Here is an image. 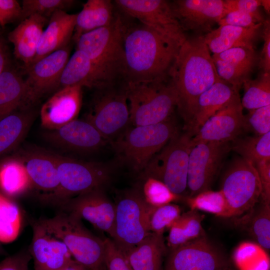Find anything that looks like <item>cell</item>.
<instances>
[{"label": "cell", "mask_w": 270, "mask_h": 270, "mask_svg": "<svg viewBox=\"0 0 270 270\" xmlns=\"http://www.w3.org/2000/svg\"><path fill=\"white\" fill-rule=\"evenodd\" d=\"M212 56L220 78L239 91L251 78L259 58L254 48L242 47L232 48Z\"/></svg>", "instance_id": "cell-22"}, {"label": "cell", "mask_w": 270, "mask_h": 270, "mask_svg": "<svg viewBox=\"0 0 270 270\" xmlns=\"http://www.w3.org/2000/svg\"><path fill=\"white\" fill-rule=\"evenodd\" d=\"M32 259L28 249L20 250L0 262V270H28Z\"/></svg>", "instance_id": "cell-48"}, {"label": "cell", "mask_w": 270, "mask_h": 270, "mask_svg": "<svg viewBox=\"0 0 270 270\" xmlns=\"http://www.w3.org/2000/svg\"><path fill=\"white\" fill-rule=\"evenodd\" d=\"M70 52V44L38 60L26 69L27 77L24 82L28 106L58 90L62 74Z\"/></svg>", "instance_id": "cell-16"}, {"label": "cell", "mask_w": 270, "mask_h": 270, "mask_svg": "<svg viewBox=\"0 0 270 270\" xmlns=\"http://www.w3.org/2000/svg\"><path fill=\"white\" fill-rule=\"evenodd\" d=\"M33 186L41 191L40 197L54 194L59 186V178L54 154L31 152L19 156Z\"/></svg>", "instance_id": "cell-26"}, {"label": "cell", "mask_w": 270, "mask_h": 270, "mask_svg": "<svg viewBox=\"0 0 270 270\" xmlns=\"http://www.w3.org/2000/svg\"><path fill=\"white\" fill-rule=\"evenodd\" d=\"M28 107L24 80L10 63L0 75V120Z\"/></svg>", "instance_id": "cell-30"}, {"label": "cell", "mask_w": 270, "mask_h": 270, "mask_svg": "<svg viewBox=\"0 0 270 270\" xmlns=\"http://www.w3.org/2000/svg\"><path fill=\"white\" fill-rule=\"evenodd\" d=\"M34 116L28 107L22 108L0 120V157L21 142L32 123Z\"/></svg>", "instance_id": "cell-32"}, {"label": "cell", "mask_w": 270, "mask_h": 270, "mask_svg": "<svg viewBox=\"0 0 270 270\" xmlns=\"http://www.w3.org/2000/svg\"><path fill=\"white\" fill-rule=\"evenodd\" d=\"M22 9L16 0H0V26L6 24L16 20L21 19Z\"/></svg>", "instance_id": "cell-47"}, {"label": "cell", "mask_w": 270, "mask_h": 270, "mask_svg": "<svg viewBox=\"0 0 270 270\" xmlns=\"http://www.w3.org/2000/svg\"><path fill=\"white\" fill-rule=\"evenodd\" d=\"M232 270L231 268H230L224 269V270Z\"/></svg>", "instance_id": "cell-55"}, {"label": "cell", "mask_w": 270, "mask_h": 270, "mask_svg": "<svg viewBox=\"0 0 270 270\" xmlns=\"http://www.w3.org/2000/svg\"><path fill=\"white\" fill-rule=\"evenodd\" d=\"M178 127L170 119L160 123L126 129L112 142L120 160L141 172L150 160L177 134Z\"/></svg>", "instance_id": "cell-5"}, {"label": "cell", "mask_w": 270, "mask_h": 270, "mask_svg": "<svg viewBox=\"0 0 270 270\" xmlns=\"http://www.w3.org/2000/svg\"><path fill=\"white\" fill-rule=\"evenodd\" d=\"M230 150V144L228 142L199 143L192 146L187 176L188 196L210 190L217 172Z\"/></svg>", "instance_id": "cell-14"}, {"label": "cell", "mask_w": 270, "mask_h": 270, "mask_svg": "<svg viewBox=\"0 0 270 270\" xmlns=\"http://www.w3.org/2000/svg\"><path fill=\"white\" fill-rule=\"evenodd\" d=\"M90 222L98 230L114 236L115 204L106 195L104 188L79 194L54 205Z\"/></svg>", "instance_id": "cell-15"}, {"label": "cell", "mask_w": 270, "mask_h": 270, "mask_svg": "<svg viewBox=\"0 0 270 270\" xmlns=\"http://www.w3.org/2000/svg\"><path fill=\"white\" fill-rule=\"evenodd\" d=\"M240 91L222 79L200 96L192 122L186 130L192 136L206 120L240 95Z\"/></svg>", "instance_id": "cell-27"}, {"label": "cell", "mask_w": 270, "mask_h": 270, "mask_svg": "<svg viewBox=\"0 0 270 270\" xmlns=\"http://www.w3.org/2000/svg\"><path fill=\"white\" fill-rule=\"evenodd\" d=\"M262 186L260 199L270 204V160L260 162L254 164Z\"/></svg>", "instance_id": "cell-50"}, {"label": "cell", "mask_w": 270, "mask_h": 270, "mask_svg": "<svg viewBox=\"0 0 270 270\" xmlns=\"http://www.w3.org/2000/svg\"><path fill=\"white\" fill-rule=\"evenodd\" d=\"M5 254H6V252L3 249L2 247L1 246L0 244V255Z\"/></svg>", "instance_id": "cell-54"}, {"label": "cell", "mask_w": 270, "mask_h": 270, "mask_svg": "<svg viewBox=\"0 0 270 270\" xmlns=\"http://www.w3.org/2000/svg\"><path fill=\"white\" fill-rule=\"evenodd\" d=\"M38 220L64 243L74 260L89 270H106L104 240L88 230L80 218L59 210L52 218Z\"/></svg>", "instance_id": "cell-4"}, {"label": "cell", "mask_w": 270, "mask_h": 270, "mask_svg": "<svg viewBox=\"0 0 270 270\" xmlns=\"http://www.w3.org/2000/svg\"><path fill=\"white\" fill-rule=\"evenodd\" d=\"M262 38L264 44L258 58V66L260 71L270 73V21L264 20L262 24Z\"/></svg>", "instance_id": "cell-49"}, {"label": "cell", "mask_w": 270, "mask_h": 270, "mask_svg": "<svg viewBox=\"0 0 270 270\" xmlns=\"http://www.w3.org/2000/svg\"><path fill=\"white\" fill-rule=\"evenodd\" d=\"M140 190L146 202L150 206L157 207L172 203L181 196L174 193L164 182L150 177L144 179Z\"/></svg>", "instance_id": "cell-40"}, {"label": "cell", "mask_w": 270, "mask_h": 270, "mask_svg": "<svg viewBox=\"0 0 270 270\" xmlns=\"http://www.w3.org/2000/svg\"><path fill=\"white\" fill-rule=\"evenodd\" d=\"M186 200L191 210H200L220 217L230 218L228 207L220 190L203 191L194 196L187 197Z\"/></svg>", "instance_id": "cell-39"}, {"label": "cell", "mask_w": 270, "mask_h": 270, "mask_svg": "<svg viewBox=\"0 0 270 270\" xmlns=\"http://www.w3.org/2000/svg\"><path fill=\"white\" fill-rule=\"evenodd\" d=\"M181 214L180 206L172 203L154 207L149 220L150 232L164 235V231L169 230Z\"/></svg>", "instance_id": "cell-42"}, {"label": "cell", "mask_w": 270, "mask_h": 270, "mask_svg": "<svg viewBox=\"0 0 270 270\" xmlns=\"http://www.w3.org/2000/svg\"><path fill=\"white\" fill-rule=\"evenodd\" d=\"M62 270H89L82 264L74 259L64 268Z\"/></svg>", "instance_id": "cell-52"}, {"label": "cell", "mask_w": 270, "mask_h": 270, "mask_svg": "<svg viewBox=\"0 0 270 270\" xmlns=\"http://www.w3.org/2000/svg\"><path fill=\"white\" fill-rule=\"evenodd\" d=\"M123 46L126 83L168 80L181 46L140 22L124 23Z\"/></svg>", "instance_id": "cell-1"}, {"label": "cell", "mask_w": 270, "mask_h": 270, "mask_svg": "<svg viewBox=\"0 0 270 270\" xmlns=\"http://www.w3.org/2000/svg\"><path fill=\"white\" fill-rule=\"evenodd\" d=\"M124 87L130 122L134 126L166 121L176 108L177 95L170 78L166 81L126 82Z\"/></svg>", "instance_id": "cell-6"}, {"label": "cell", "mask_w": 270, "mask_h": 270, "mask_svg": "<svg viewBox=\"0 0 270 270\" xmlns=\"http://www.w3.org/2000/svg\"><path fill=\"white\" fill-rule=\"evenodd\" d=\"M232 218L236 227L246 232L266 252H269L270 204L260 198L246 212Z\"/></svg>", "instance_id": "cell-28"}, {"label": "cell", "mask_w": 270, "mask_h": 270, "mask_svg": "<svg viewBox=\"0 0 270 270\" xmlns=\"http://www.w3.org/2000/svg\"><path fill=\"white\" fill-rule=\"evenodd\" d=\"M221 80L204 36L187 37L170 73L177 95L176 108L186 129L192 122L200 96Z\"/></svg>", "instance_id": "cell-2"}, {"label": "cell", "mask_w": 270, "mask_h": 270, "mask_svg": "<svg viewBox=\"0 0 270 270\" xmlns=\"http://www.w3.org/2000/svg\"><path fill=\"white\" fill-rule=\"evenodd\" d=\"M74 86L98 88L102 87L90 60L84 52L77 49L63 70L58 90Z\"/></svg>", "instance_id": "cell-33"}, {"label": "cell", "mask_w": 270, "mask_h": 270, "mask_svg": "<svg viewBox=\"0 0 270 270\" xmlns=\"http://www.w3.org/2000/svg\"><path fill=\"white\" fill-rule=\"evenodd\" d=\"M220 190L226 200L230 218L246 212L260 200L262 194L254 166L240 156L235 158L224 175Z\"/></svg>", "instance_id": "cell-10"}, {"label": "cell", "mask_w": 270, "mask_h": 270, "mask_svg": "<svg viewBox=\"0 0 270 270\" xmlns=\"http://www.w3.org/2000/svg\"><path fill=\"white\" fill-rule=\"evenodd\" d=\"M124 28V22L116 15L110 24L84 34L76 42V49L90 60L102 87L123 78Z\"/></svg>", "instance_id": "cell-3"}, {"label": "cell", "mask_w": 270, "mask_h": 270, "mask_svg": "<svg viewBox=\"0 0 270 270\" xmlns=\"http://www.w3.org/2000/svg\"><path fill=\"white\" fill-rule=\"evenodd\" d=\"M76 14L58 10L49 18L42 32L34 62L51 53L70 45L76 23Z\"/></svg>", "instance_id": "cell-25"}, {"label": "cell", "mask_w": 270, "mask_h": 270, "mask_svg": "<svg viewBox=\"0 0 270 270\" xmlns=\"http://www.w3.org/2000/svg\"><path fill=\"white\" fill-rule=\"evenodd\" d=\"M171 6L182 30L204 36L224 16V0H174Z\"/></svg>", "instance_id": "cell-18"}, {"label": "cell", "mask_w": 270, "mask_h": 270, "mask_svg": "<svg viewBox=\"0 0 270 270\" xmlns=\"http://www.w3.org/2000/svg\"><path fill=\"white\" fill-rule=\"evenodd\" d=\"M241 100L242 108L249 110L270 105V73L260 71L258 77L246 81Z\"/></svg>", "instance_id": "cell-37"}, {"label": "cell", "mask_w": 270, "mask_h": 270, "mask_svg": "<svg viewBox=\"0 0 270 270\" xmlns=\"http://www.w3.org/2000/svg\"><path fill=\"white\" fill-rule=\"evenodd\" d=\"M243 108L240 95L205 122L192 137L191 146L199 143L228 142L244 131Z\"/></svg>", "instance_id": "cell-17"}, {"label": "cell", "mask_w": 270, "mask_h": 270, "mask_svg": "<svg viewBox=\"0 0 270 270\" xmlns=\"http://www.w3.org/2000/svg\"><path fill=\"white\" fill-rule=\"evenodd\" d=\"M59 186L54 194L40 197L45 202L55 205L94 189L104 188L110 178L106 164L86 162L54 154Z\"/></svg>", "instance_id": "cell-7"}, {"label": "cell", "mask_w": 270, "mask_h": 270, "mask_svg": "<svg viewBox=\"0 0 270 270\" xmlns=\"http://www.w3.org/2000/svg\"><path fill=\"white\" fill-rule=\"evenodd\" d=\"M82 86H74L54 92L42 106V126L54 130L77 119L82 104Z\"/></svg>", "instance_id": "cell-21"}, {"label": "cell", "mask_w": 270, "mask_h": 270, "mask_svg": "<svg viewBox=\"0 0 270 270\" xmlns=\"http://www.w3.org/2000/svg\"><path fill=\"white\" fill-rule=\"evenodd\" d=\"M260 0H224V16L232 12H239L256 15H262L260 12Z\"/></svg>", "instance_id": "cell-46"}, {"label": "cell", "mask_w": 270, "mask_h": 270, "mask_svg": "<svg viewBox=\"0 0 270 270\" xmlns=\"http://www.w3.org/2000/svg\"><path fill=\"white\" fill-rule=\"evenodd\" d=\"M9 63L8 46L4 38L0 36V75Z\"/></svg>", "instance_id": "cell-51"}, {"label": "cell", "mask_w": 270, "mask_h": 270, "mask_svg": "<svg viewBox=\"0 0 270 270\" xmlns=\"http://www.w3.org/2000/svg\"><path fill=\"white\" fill-rule=\"evenodd\" d=\"M26 167L19 156L0 162V189L10 196H18L33 188Z\"/></svg>", "instance_id": "cell-34"}, {"label": "cell", "mask_w": 270, "mask_h": 270, "mask_svg": "<svg viewBox=\"0 0 270 270\" xmlns=\"http://www.w3.org/2000/svg\"><path fill=\"white\" fill-rule=\"evenodd\" d=\"M21 220L17 205L0 193V242H10L17 238Z\"/></svg>", "instance_id": "cell-38"}, {"label": "cell", "mask_w": 270, "mask_h": 270, "mask_svg": "<svg viewBox=\"0 0 270 270\" xmlns=\"http://www.w3.org/2000/svg\"><path fill=\"white\" fill-rule=\"evenodd\" d=\"M116 16L110 0H88L76 14L73 40L76 42L82 34L110 24Z\"/></svg>", "instance_id": "cell-31"}, {"label": "cell", "mask_w": 270, "mask_h": 270, "mask_svg": "<svg viewBox=\"0 0 270 270\" xmlns=\"http://www.w3.org/2000/svg\"><path fill=\"white\" fill-rule=\"evenodd\" d=\"M192 133L179 132L150 160L140 172L144 180L150 177L164 182L174 193L181 196L187 189Z\"/></svg>", "instance_id": "cell-8"}, {"label": "cell", "mask_w": 270, "mask_h": 270, "mask_svg": "<svg viewBox=\"0 0 270 270\" xmlns=\"http://www.w3.org/2000/svg\"><path fill=\"white\" fill-rule=\"evenodd\" d=\"M261 6L264 8L266 12L269 14L270 11V0H260Z\"/></svg>", "instance_id": "cell-53"}, {"label": "cell", "mask_w": 270, "mask_h": 270, "mask_svg": "<svg viewBox=\"0 0 270 270\" xmlns=\"http://www.w3.org/2000/svg\"><path fill=\"white\" fill-rule=\"evenodd\" d=\"M48 20L34 14L22 20L8 34V38L14 46V54L23 63L25 69L34 62L44 27Z\"/></svg>", "instance_id": "cell-23"}, {"label": "cell", "mask_w": 270, "mask_h": 270, "mask_svg": "<svg viewBox=\"0 0 270 270\" xmlns=\"http://www.w3.org/2000/svg\"><path fill=\"white\" fill-rule=\"evenodd\" d=\"M112 84L99 88L84 119L107 140L121 134L130 122V112L124 89L116 90Z\"/></svg>", "instance_id": "cell-11"}, {"label": "cell", "mask_w": 270, "mask_h": 270, "mask_svg": "<svg viewBox=\"0 0 270 270\" xmlns=\"http://www.w3.org/2000/svg\"><path fill=\"white\" fill-rule=\"evenodd\" d=\"M106 270H133L124 254L110 238L104 239Z\"/></svg>", "instance_id": "cell-44"}, {"label": "cell", "mask_w": 270, "mask_h": 270, "mask_svg": "<svg viewBox=\"0 0 270 270\" xmlns=\"http://www.w3.org/2000/svg\"><path fill=\"white\" fill-rule=\"evenodd\" d=\"M230 150L254 165L270 160V132L261 136H240L232 141Z\"/></svg>", "instance_id": "cell-36"}, {"label": "cell", "mask_w": 270, "mask_h": 270, "mask_svg": "<svg viewBox=\"0 0 270 270\" xmlns=\"http://www.w3.org/2000/svg\"><path fill=\"white\" fill-rule=\"evenodd\" d=\"M262 15L232 12L227 14L218 22L219 26L230 25L242 28H250L264 21Z\"/></svg>", "instance_id": "cell-45"}, {"label": "cell", "mask_w": 270, "mask_h": 270, "mask_svg": "<svg viewBox=\"0 0 270 270\" xmlns=\"http://www.w3.org/2000/svg\"><path fill=\"white\" fill-rule=\"evenodd\" d=\"M44 136L52 144L79 153H88L98 150L108 140L84 120H74L58 129L49 130Z\"/></svg>", "instance_id": "cell-20"}, {"label": "cell", "mask_w": 270, "mask_h": 270, "mask_svg": "<svg viewBox=\"0 0 270 270\" xmlns=\"http://www.w3.org/2000/svg\"><path fill=\"white\" fill-rule=\"evenodd\" d=\"M167 251L164 235L150 232L124 255L133 270H162Z\"/></svg>", "instance_id": "cell-29"}, {"label": "cell", "mask_w": 270, "mask_h": 270, "mask_svg": "<svg viewBox=\"0 0 270 270\" xmlns=\"http://www.w3.org/2000/svg\"><path fill=\"white\" fill-rule=\"evenodd\" d=\"M153 208L146 202L138 189L126 191L115 204L112 239L124 254L151 232L149 220Z\"/></svg>", "instance_id": "cell-9"}, {"label": "cell", "mask_w": 270, "mask_h": 270, "mask_svg": "<svg viewBox=\"0 0 270 270\" xmlns=\"http://www.w3.org/2000/svg\"><path fill=\"white\" fill-rule=\"evenodd\" d=\"M124 13L182 46L187 38L172 10L165 0H116Z\"/></svg>", "instance_id": "cell-12"}, {"label": "cell", "mask_w": 270, "mask_h": 270, "mask_svg": "<svg viewBox=\"0 0 270 270\" xmlns=\"http://www.w3.org/2000/svg\"><path fill=\"white\" fill-rule=\"evenodd\" d=\"M75 3L72 0H23L20 20L34 14H38L48 19L56 11H65Z\"/></svg>", "instance_id": "cell-41"}, {"label": "cell", "mask_w": 270, "mask_h": 270, "mask_svg": "<svg viewBox=\"0 0 270 270\" xmlns=\"http://www.w3.org/2000/svg\"><path fill=\"white\" fill-rule=\"evenodd\" d=\"M230 268L227 256L204 233L170 250L162 270H222Z\"/></svg>", "instance_id": "cell-13"}, {"label": "cell", "mask_w": 270, "mask_h": 270, "mask_svg": "<svg viewBox=\"0 0 270 270\" xmlns=\"http://www.w3.org/2000/svg\"><path fill=\"white\" fill-rule=\"evenodd\" d=\"M244 130L261 136L270 132V105L249 110L244 115Z\"/></svg>", "instance_id": "cell-43"}, {"label": "cell", "mask_w": 270, "mask_h": 270, "mask_svg": "<svg viewBox=\"0 0 270 270\" xmlns=\"http://www.w3.org/2000/svg\"><path fill=\"white\" fill-rule=\"evenodd\" d=\"M263 23L250 28L221 25L204 36L210 51L218 54L234 48L255 49V44L262 38Z\"/></svg>", "instance_id": "cell-24"}, {"label": "cell", "mask_w": 270, "mask_h": 270, "mask_svg": "<svg viewBox=\"0 0 270 270\" xmlns=\"http://www.w3.org/2000/svg\"><path fill=\"white\" fill-rule=\"evenodd\" d=\"M204 218L196 210L182 214L169 228L167 246L170 250L204 234L202 224Z\"/></svg>", "instance_id": "cell-35"}, {"label": "cell", "mask_w": 270, "mask_h": 270, "mask_svg": "<svg viewBox=\"0 0 270 270\" xmlns=\"http://www.w3.org/2000/svg\"><path fill=\"white\" fill-rule=\"evenodd\" d=\"M30 224L32 238L28 250L34 270H62L73 260L64 243L49 232L38 220Z\"/></svg>", "instance_id": "cell-19"}]
</instances>
